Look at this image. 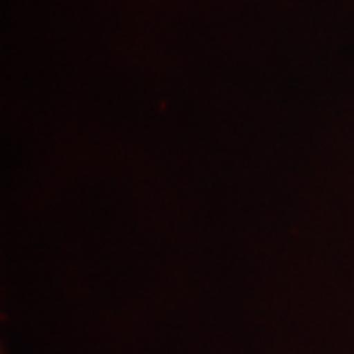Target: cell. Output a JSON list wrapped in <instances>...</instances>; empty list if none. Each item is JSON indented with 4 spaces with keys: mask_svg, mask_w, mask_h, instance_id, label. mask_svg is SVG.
<instances>
[]
</instances>
